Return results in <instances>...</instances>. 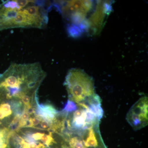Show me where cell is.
Returning <instances> with one entry per match:
<instances>
[{
	"label": "cell",
	"instance_id": "obj_1",
	"mask_svg": "<svg viewBox=\"0 0 148 148\" xmlns=\"http://www.w3.org/2000/svg\"><path fill=\"white\" fill-rule=\"evenodd\" d=\"M46 75L39 63L12 64L0 75V88L16 97L38 93Z\"/></svg>",
	"mask_w": 148,
	"mask_h": 148
},
{
	"label": "cell",
	"instance_id": "obj_2",
	"mask_svg": "<svg viewBox=\"0 0 148 148\" xmlns=\"http://www.w3.org/2000/svg\"><path fill=\"white\" fill-rule=\"evenodd\" d=\"M64 134L52 129L25 127L11 131L8 148H66Z\"/></svg>",
	"mask_w": 148,
	"mask_h": 148
},
{
	"label": "cell",
	"instance_id": "obj_3",
	"mask_svg": "<svg viewBox=\"0 0 148 148\" xmlns=\"http://www.w3.org/2000/svg\"><path fill=\"white\" fill-rule=\"evenodd\" d=\"M48 19L42 7L33 1L23 8L18 5L16 8H10L3 2L0 4V31L15 28L41 29L47 24Z\"/></svg>",
	"mask_w": 148,
	"mask_h": 148
},
{
	"label": "cell",
	"instance_id": "obj_4",
	"mask_svg": "<svg viewBox=\"0 0 148 148\" xmlns=\"http://www.w3.org/2000/svg\"><path fill=\"white\" fill-rule=\"evenodd\" d=\"M64 85L67 88L69 99L77 103L78 106L86 105L88 101L96 94L93 79L81 69L70 70Z\"/></svg>",
	"mask_w": 148,
	"mask_h": 148
},
{
	"label": "cell",
	"instance_id": "obj_5",
	"mask_svg": "<svg viewBox=\"0 0 148 148\" xmlns=\"http://www.w3.org/2000/svg\"><path fill=\"white\" fill-rule=\"evenodd\" d=\"M61 11L64 17L72 23L68 27L71 36L75 37L83 27L88 14L92 10V3L88 1H66L61 2Z\"/></svg>",
	"mask_w": 148,
	"mask_h": 148
},
{
	"label": "cell",
	"instance_id": "obj_6",
	"mask_svg": "<svg viewBox=\"0 0 148 148\" xmlns=\"http://www.w3.org/2000/svg\"><path fill=\"white\" fill-rule=\"evenodd\" d=\"M26 111L20 99L10 98L0 92V128L14 130L18 127L19 120Z\"/></svg>",
	"mask_w": 148,
	"mask_h": 148
},
{
	"label": "cell",
	"instance_id": "obj_7",
	"mask_svg": "<svg viewBox=\"0 0 148 148\" xmlns=\"http://www.w3.org/2000/svg\"><path fill=\"white\" fill-rule=\"evenodd\" d=\"M130 124L135 130L141 129L148 123V98L143 97L134 104L127 115Z\"/></svg>",
	"mask_w": 148,
	"mask_h": 148
},
{
	"label": "cell",
	"instance_id": "obj_8",
	"mask_svg": "<svg viewBox=\"0 0 148 148\" xmlns=\"http://www.w3.org/2000/svg\"><path fill=\"white\" fill-rule=\"evenodd\" d=\"M34 114L40 119L54 123L58 119L60 112L51 104L38 103L35 108Z\"/></svg>",
	"mask_w": 148,
	"mask_h": 148
},
{
	"label": "cell",
	"instance_id": "obj_9",
	"mask_svg": "<svg viewBox=\"0 0 148 148\" xmlns=\"http://www.w3.org/2000/svg\"><path fill=\"white\" fill-rule=\"evenodd\" d=\"M12 130L8 128H0V148H8L10 134Z\"/></svg>",
	"mask_w": 148,
	"mask_h": 148
},
{
	"label": "cell",
	"instance_id": "obj_10",
	"mask_svg": "<svg viewBox=\"0 0 148 148\" xmlns=\"http://www.w3.org/2000/svg\"><path fill=\"white\" fill-rule=\"evenodd\" d=\"M77 104L74 101H71L69 99L64 106V109H63L62 111L66 113H71L77 110L79 108Z\"/></svg>",
	"mask_w": 148,
	"mask_h": 148
}]
</instances>
